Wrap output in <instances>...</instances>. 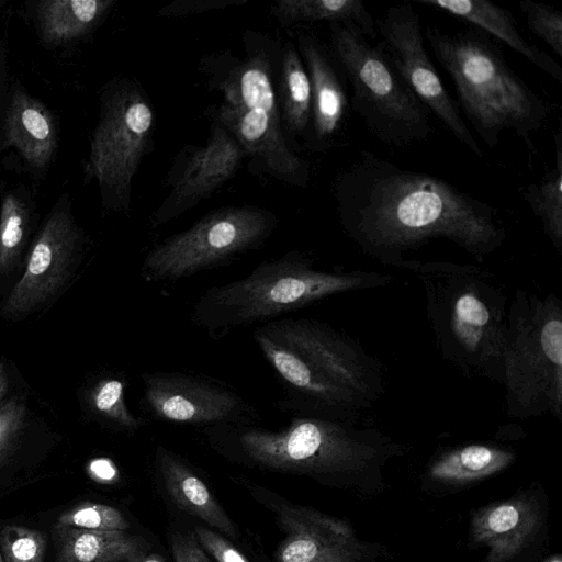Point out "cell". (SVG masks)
Segmentation results:
<instances>
[{"label":"cell","instance_id":"9","mask_svg":"<svg viewBox=\"0 0 562 562\" xmlns=\"http://www.w3.org/2000/svg\"><path fill=\"white\" fill-rule=\"evenodd\" d=\"M333 56L351 87L355 112L380 142L406 147L434 132L429 110L392 66L382 46L355 26L329 24Z\"/></svg>","mask_w":562,"mask_h":562},{"label":"cell","instance_id":"34","mask_svg":"<svg viewBox=\"0 0 562 562\" xmlns=\"http://www.w3.org/2000/svg\"><path fill=\"white\" fill-rule=\"evenodd\" d=\"M25 418V407L18 398L0 406V457L16 438Z\"/></svg>","mask_w":562,"mask_h":562},{"label":"cell","instance_id":"32","mask_svg":"<svg viewBox=\"0 0 562 562\" xmlns=\"http://www.w3.org/2000/svg\"><path fill=\"white\" fill-rule=\"evenodd\" d=\"M529 30L562 58V13L559 9L532 0L519 2Z\"/></svg>","mask_w":562,"mask_h":562},{"label":"cell","instance_id":"10","mask_svg":"<svg viewBox=\"0 0 562 562\" xmlns=\"http://www.w3.org/2000/svg\"><path fill=\"white\" fill-rule=\"evenodd\" d=\"M154 128V109L135 80L114 78L103 87L99 117L82 165L83 182L97 183L103 210L130 211L133 178Z\"/></svg>","mask_w":562,"mask_h":562},{"label":"cell","instance_id":"28","mask_svg":"<svg viewBox=\"0 0 562 562\" xmlns=\"http://www.w3.org/2000/svg\"><path fill=\"white\" fill-rule=\"evenodd\" d=\"M555 158L552 169L537 183L520 189V194L541 223L558 252L562 251V131L554 135Z\"/></svg>","mask_w":562,"mask_h":562},{"label":"cell","instance_id":"40","mask_svg":"<svg viewBox=\"0 0 562 562\" xmlns=\"http://www.w3.org/2000/svg\"><path fill=\"white\" fill-rule=\"evenodd\" d=\"M135 562H166V560L160 554L154 553L145 557L143 560H137Z\"/></svg>","mask_w":562,"mask_h":562},{"label":"cell","instance_id":"8","mask_svg":"<svg viewBox=\"0 0 562 562\" xmlns=\"http://www.w3.org/2000/svg\"><path fill=\"white\" fill-rule=\"evenodd\" d=\"M505 408L510 418H562V303L554 294L515 292L503 351Z\"/></svg>","mask_w":562,"mask_h":562},{"label":"cell","instance_id":"38","mask_svg":"<svg viewBox=\"0 0 562 562\" xmlns=\"http://www.w3.org/2000/svg\"><path fill=\"white\" fill-rule=\"evenodd\" d=\"M1 4V2H0ZM10 83L8 79L4 45L0 31V124L8 101Z\"/></svg>","mask_w":562,"mask_h":562},{"label":"cell","instance_id":"20","mask_svg":"<svg viewBox=\"0 0 562 562\" xmlns=\"http://www.w3.org/2000/svg\"><path fill=\"white\" fill-rule=\"evenodd\" d=\"M413 2L447 12L484 30L562 83V67L550 55L522 36L513 14L505 8L486 0H414Z\"/></svg>","mask_w":562,"mask_h":562},{"label":"cell","instance_id":"12","mask_svg":"<svg viewBox=\"0 0 562 562\" xmlns=\"http://www.w3.org/2000/svg\"><path fill=\"white\" fill-rule=\"evenodd\" d=\"M140 409L149 420L183 426L256 425L259 411L215 378L182 371L140 373Z\"/></svg>","mask_w":562,"mask_h":562},{"label":"cell","instance_id":"24","mask_svg":"<svg viewBox=\"0 0 562 562\" xmlns=\"http://www.w3.org/2000/svg\"><path fill=\"white\" fill-rule=\"evenodd\" d=\"M38 210L30 188L23 183L3 186L0 194V274L21 260L37 224Z\"/></svg>","mask_w":562,"mask_h":562},{"label":"cell","instance_id":"30","mask_svg":"<svg viewBox=\"0 0 562 562\" xmlns=\"http://www.w3.org/2000/svg\"><path fill=\"white\" fill-rule=\"evenodd\" d=\"M57 526L85 530L125 531L130 524L115 507L86 502L61 514Z\"/></svg>","mask_w":562,"mask_h":562},{"label":"cell","instance_id":"35","mask_svg":"<svg viewBox=\"0 0 562 562\" xmlns=\"http://www.w3.org/2000/svg\"><path fill=\"white\" fill-rule=\"evenodd\" d=\"M247 1L248 0H176L160 8L157 15L165 18L186 16L240 5Z\"/></svg>","mask_w":562,"mask_h":562},{"label":"cell","instance_id":"19","mask_svg":"<svg viewBox=\"0 0 562 562\" xmlns=\"http://www.w3.org/2000/svg\"><path fill=\"white\" fill-rule=\"evenodd\" d=\"M536 502L516 497L477 509L471 519V537L488 549L485 562H506L535 538L540 527Z\"/></svg>","mask_w":562,"mask_h":562},{"label":"cell","instance_id":"13","mask_svg":"<svg viewBox=\"0 0 562 562\" xmlns=\"http://www.w3.org/2000/svg\"><path fill=\"white\" fill-rule=\"evenodd\" d=\"M69 192L59 194L31 245L26 266L9 293L2 314L25 316L57 294L80 261L87 243Z\"/></svg>","mask_w":562,"mask_h":562},{"label":"cell","instance_id":"37","mask_svg":"<svg viewBox=\"0 0 562 562\" xmlns=\"http://www.w3.org/2000/svg\"><path fill=\"white\" fill-rule=\"evenodd\" d=\"M88 474L97 482L112 483L117 479L114 463L104 458L92 460L87 467Z\"/></svg>","mask_w":562,"mask_h":562},{"label":"cell","instance_id":"29","mask_svg":"<svg viewBox=\"0 0 562 562\" xmlns=\"http://www.w3.org/2000/svg\"><path fill=\"white\" fill-rule=\"evenodd\" d=\"M127 380L124 375H105L95 381L87 394L93 415L115 430L135 434L149 424L144 416H135L125 401Z\"/></svg>","mask_w":562,"mask_h":562},{"label":"cell","instance_id":"27","mask_svg":"<svg viewBox=\"0 0 562 562\" xmlns=\"http://www.w3.org/2000/svg\"><path fill=\"white\" fill-rule=\"evenodd\" d=\"M277 98L285 128L293 136L304 135L311 125L312 89L306 68L292 45L281 54Z\"/></svg>","mask_w":562,"mask_h":562},{"label":"cell","instance_id":"18","mask_svg":"<svg viewBox=\"0 0 562 562\" xmlns=\"http://www.w3.org/2000/svg\"><path fill=\"white\" fill-rule=\"evenodd\" d=\"M299 50L312 89L308 146L313 150L325 151L334 146L345 124L348 109L346 88L337 63L315 37L301 34Z\"/></svg>","mask_w":562,"mask_h":562},{"label":"cell","instance_id":"36","mask_svg":"<svg viewBox=\"0 0 562 562\" xmlns=\"http://www.w3.org/2000/svg\"><path fill=\"white\" fill-rule=\"evenodd\" d=\"M170 546L175 562H212L192 533L175 532Z\"/></svg>","mask_w":562,"mask_h":562},{"label":"cell","instance_id":"23","mask_svg":"<svg viewBox=\"0 0 562 562\" xmlns=\"http://www.w3.org/2000/svg\"><path fill=\"white\" fill-rule=\"evenodd\" d=\"M513 449L497 442H471L450 447L429 463V479L447 485L481 481L507 469L515 460Z\"/></svg>","mask_w":562,"mask_h":562},{"label":"cell","instance_id":"4","mask_svg":"<svg viewBox=\"0 0 562 562\" xmlns=\"http://www.w3.org/2000/svg\"><path fill=\"white\" fill-rule=\"evenodd\" d=\"M414 273L425 291L426 314L441 358L464 376L503 385L504 285L492 272L470 263L426 261Z\"/></svg>","mask_w":562,"mask_h":562},{"label":"cell","instance_id":"25","mask_svg":"<svg viewBox=\"0 0 562 562\" xmlns=\"http://www.w3.org/2000/svg\"><path fill=\"white\" fill-rule=\"evenodd\" d=\"M58 562H135L143 544L125 531L85 530L56 527Z\"/></svg>","mask_w":562,"mask_h":562},{"label":"cell","instance_id":"41","mask_svg":"<svg viewBox=\"0 0 562 562\" xmlns=\"http://www.w3.org/2000/svg\"><path fill=\"white\" fill-rule=\"evenodd\" d=\"M541 562H562V560L560 555H554Z\"/></svg>","mask_w":562,"mask_h":562},{"label":"cell","instance_id":"26","mask_svg":"<svg viewBox=\"0 0 562 562\" xmlns=\"http://www.w3.org/2000/svg\"><path fill=\"white\" fill-rule=\"evenodd\" d=\"M271 13L282 26L327 21L355 25L366 37L376 35V23L362 0H278Z\"/></svg>","mask_w":562,"mask_h":562},{"label":"cell","instance_id":"11","mask_svg":"<svg viewBox=\"0 0 562 562\" xmlns=\"http://www.w3.org/2000/svg\"><path fill=\"white\" fill-rule=\"evenodd\" d=\"M276 215L257 206L212 210L191 227L165 238L145 256L146 282H176L225 267L260 248L277 227Z\"/></svg>","mask_w":562,"mask_h":562},{"label":"cell","instance_id":"39","mask_svg":"<svg viewBox=\"0 0 562 562\" xmlns=\"http://www.w3.org/2000/svg\"><path fill=\"white\" fill-rule=\"evenodd\" d=\"M8 390V376L2 362H0V401Z\"/></svg>","mask_w":562,"mask_h":562},{"label":"cell","instance_id":"14","mask_svg":"<svg viewBox=\"0 0 562 562\" xmlns=\"http://www.w3.org/2000/svg\"><path fill=\"white\" fill-rule=\"evenodd\" d=\"M380 45L414 94L443 126L479 158L484 151L446 90L425 48L419 15L412 2L389 7L376 23Z\"/></svg>","mask_w":562,"mask_h":562},{"label":"cell","instance_id":"21","mask_svg":"<svg viewBox=\"0 0 562 562\" xmlns=\"http://www.w3.org/2000/svg\"><path fill=\"white\" fill-rule=\"evenodd\" d=\"M117 0H40L32 7V20L43 47L53 50L70 46L91 35Z\"/></svg>","mask_w":562,"mask_h":562},{"label":"cell","instance_id":"16","mask_svg":"<svg viewBox=\"0 0 562 562\" xmlns=\"http://www.w3.org/2000/svg\"><path fill=\"white\" fill-rule=\"evenodd\" d=\"M245 157L236 139L213 122L206 144L192 150L171 191L150 215V225H165L209 198L236 173Z\"/></svg>","mask_w":562,"mask_h":562},{"label":"cell","instance_id":"1","mask_svg":"<svg viewBox=\"0 0 562 562\" xmlns=\"http://www.w3.org/2000/svg\"><path fill=\"white\" fill-rule=\"evenodd\" d=\"M339 224L368 257L415 272L406 257L445 238L477 262L506 239L498 210L452 183L361 151L334 184Z\"/></svg>","mask_w":562,"mask_h":562},{"label":"cell","instance_id":"42","mask_svg":"<svg viewBox=\"0 0 562 562\" xmlns=\"http://www.w3.org/2000/svg\"><path fill=\"white\" fill-rule=\"evenodd\" d=\"M0 562H4L3 559H2L1 552H0Z\"/></svg>","mask_w":562,"mask_h":562},{"label":"cell","instance_id":"15","mask_svg":"<svg viewBox=\"0 0 562 562\" xmlns=\"http://www.w3.org/2000/svg\"><path fill=\"white\" fill-rule=\"evenodd\" d=\"M59 137L55 112L21 81L12 80L0 124V154L5 168L42 183L55 164Z\"/></svg>","mask_w":562,"mask_h":562},{"label":"cell","instance_id":"31","mask_svg":"<svg viewBox=\"0 0 562 562\" xmlns=\"http://www.w3.org/2000/svg\"><path fill=\"white\" fill-rule=\"evenodd\" d=\"M0 548L4 562H43L46 539L37 530L11 525L0 532Z\"/></svg>","mask_w":562,"mask_h":562},{"label":"cell","instance_id":"2","mask_svg":"<svg viewBox=\"0 0 562 562\" xmlns=\"http://www.w3.org/2000/svg\"><path fill=\"white\" fill-rule=\"evenodd\" d=\"M252 338L282 395L273 404L291 416L359 420L385 392L382 363L359 341L315 318H277Z\"/></svg>","mask_w":562,"mask_h":562},{"label":"cell","instance_id":"6","mask_svg":"<svg viewBox=\"0 0 562 562\" xmlns=\"http://www.w3.org/2000/svg\"><path fill=\"white\" fill-rule=\"evenodd\" d=\"M425 38L450 76L458 102L484 144L494 148L505 130L535 154L532 137L553 108L506 63L499 48L477 30L456 33L427 26Z\"/></svg>","mask_w":562,"mask_h":562},{"label":"cell","instance_id":"17","mask_svg":"<svg viewBox=\"0 0 562 562\" xmlns=\"http://www.w3.org/2000/svg\"><path fill=\"white\" fill-rule=\"evenodd\" d=\"M278 519L286 533L278 562H361L368 553L344 519L296 505L278 507Z\"/></svg>","mask_w":562,"mask_h":562},{"label":"cell","instance_id":"5","mask_svg":"<svg viewBox=\"0 0 562 562\" xmlns=\"http://www.w3.org/2000/svg\"><path fill=\"white\" fill-rule=\"evenodd\" d=\"M304 251L291 250L265 260L246 277L204 291L192 307V322L212 339L268 323L336 294L376 289L392 282L376 271H324Z\"/></svg>","mask_w":562,"mask_h":562},{"label":"cell","instance_id":"7","mask_svg":"<svg viewBox=\"0 0 562 562\" xmlns=\"http://www.w3.org/2000/svg\"><path fill=\"white\" fill-rule=\"evenodd\" d=\"M272 58L263 47L250 48L213 70L212 81L223 102L212 113L259 169L292 186L306 187L308 162L296 155L283 135L273 85Z\"/></svg>","mask_w":562,"mask_h":562},{"label":"cell","instance_id":"3","mask_svg":"<svg viewBox=\"0 0 562 562\" xmlns=\"http://www.w3.org/2000/svg\"><path fill=\"white\" fill-rule=\"evenodd\" d=\"M359 420L291 416L280 430L227 424L202 428L217 450L263 469L342 481L376 476L404 446Z\"/></svg>","mask_w":562,"mask_h":562},{"label":"cell","instance_id":"33","mask_svg":"<svg viewBox=\"0 0 562 562\" xmlns=\"http://www.w3.org/2000/svg\"><path fill=\"white\" fill-rule=\"evenodd\" d=\"M193 535L200 546L205 549L216 562H250L228 540L206 527L195 526L193 528Z\"/></svg>","mask_w":562,"mask_h":562},{"label":"cell","instance_id":"22","mask_svg":"<svg viewBox=\"0 0 562 562\" xmlns=\"http://www.w3.org/2000/svg\"><path fill=\"white\" fill-rule=\"evenodd\" d=\"M155 463L172 502L220 532L237 538V530L204 482L173 451L158 446Z\"/></svg>","mask_w":562,"mask_h":562}]
</instances>
